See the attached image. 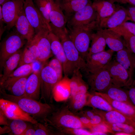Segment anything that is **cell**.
I'll return each instance as SVG.
<instances>
[{
  "mask_svg": "<svg viewBox=\"0 0 135 135\" xmlns=\"http://www.w3.org/2000/svg\"><path fill=\"white\" fill-rule=\"evenodd\" d=\"M90 129L91 132H100L107 134L108 133L113 134L112 132L103 123L92 127Z\"/></svg>",
  "mask_w": 135,
  "mask_h": 135,
  "instance_id": "obj_42",
  "label": "cell"
},
{
  "mask_svg": "<svg viewBox=\"0 0 135 135\" xmlns=\"http://www.w3.org/2000/svg\"><path fill=\"white\" fill-rule=\"evenodd\" d=\"M99 27L96 21L86 25L68 28V36L80 55L86 60L90 49L92 36Z\"/></svg>",
  "mask_w": 135,
  "mask_h": 135,
  "instance_id": "obj_2",
  "label": "cell"
},
{
  "mask_svg": "<svg viewBox=\"0 0 135 135\" xmlns=\"http://www.w3.org/2000/svg\"></svg>",
  "mask_w": 135,
  "mask_h": 135,
  "instance_id": "obj_58",
  "label": "cell"
},
{
  "mask_svg": "<svg viewBox=\"0 0 135 135\" xmlns=\"http://www.w3.org/2000/svg\"><path fill=\"white\" fill-rule=\"evenodd\" d=\"M126 9L130 20L135 23V6L132 5Z\"/></svg>",
  "mask_w": 135,
  "mask_h": 135,
  "instance_id": "obj_46",
  "label": "cell"
},
{
  "mask_svg": "<svg viewBox=\"0 0 135 135\" xmlns=\"http://www.w3.org/2000/svg\"><path fill=\"white\" fill-rule=\"evenodd\" d=\"M29 76L9 77L0 84V88L8 91L13 95L22 96L24 94L26 83Z\"/></svg>",
  "mask_w": 135,
  "mask_h": 135,
  "instance_id": "obj_19",
  "label": "cell"
},
{
  "mask_svg": "<svg viewBox=\"0 0 135 135\" xmlns=\"http://www.w3.org/2000/svg\"><path fill=\"white\" fill-rule=\"evenodd\" d=\"M86 74L87 84L90 88V92L104 93L112 84L108 71L105 67Z\"/></svg>",
  "mask_w": 135,
  "mask_h": 135,
  "instance_id": "obj_6",
  "label": "cell"
},
{
  "mask_svg": "<svg viewBox=\"0 0 135 135\" xmlns=\"http://www.w3.org/2000/svg\"><path fill=\"white\" fill-rule=\"evenodd\" d=\"M90 120L91 128L102 123L104 122V120L102 117L96 114L91 118Z\"/></svg>",
  "mask_w": 135,
  "mask_h": 135,
  "instance_id": "obj_44",
  "label": "cell"
},
{
  "mask_svg": "<svg viewBox=\"0 0 135 135\" xmlns=\"http://www.w3.org/2000/svg\"><path fill=\"white\" fill-rule=\"evenodd\" d=\"M79 112L82 115L90 119L96 114L92 110H81Z\"/></svg>",
  "mask_w": 135,
  "mask_h": 135,
  "instance_id": "obj_50",
  "label": "cell"
},
{
  "mask_svg": "<svg viewBox=\"0 0 135 135\" xmlns=\"http://www.w3.org/2000/svg\"><path fill=\"white\" fill-rule=\"evenodd\" d=\"M0 94L1 98L16 103L38 122L44 123L46 119L58 108L52 104L43 103L24 95L17 96L8 94L1 88Z\"/></svg>",
  "mask_w": 135,
  "mask_h": 135,
  "instance_id": "obj_1",
  "label": "cell"
},
{
  "mask_svg": "<svg viewBox=\"0 0 135 135\" xmlns=\"http://www.w3.org/2000/svg\"><path fill=\"white\" fill-rule=\"evenodd\" d=\"M49 36L52 53L62 63L64 76H72L74 70L66 58L60 40L51 31L49 32Z\"/></svg>",
  "mask_w": 135,
  "mask_h": 135,
  "instance_id": "obj_13",
  "label": "cell"
},
{
  "mask_svg": "<svg viewBox=\"0 0 135 135\" xmlns=\"http://www.w3.org/2000/svg\"><path fill=\"white\" fill-rule=\"evenodd\" d=\"M129 20L130 19L127 9L121 6L117 5L115 11L102 20L99 23V26L102 28L112 29Z\"/></svg>",
  "mask_w": 135,
  "mask_h": 135,
  "instance_id": "obj_16",
  "label": "cell"
},
{
  "mask_svg": "<svg viewBox=\"0 0 135 135\" xmlns=\"http://www.w3.org/2000/svg\"><path fill=\"white\" fill-rule=\"evenodd\" d=\"M100 28L110 49L116 52L126 48L124 38L120 34L111 29Z\"/></svg>",
  "mask_w": 135,
  "mask_h": 135,
  "instance_id": "obj_22",
  "label": "cell"
},
{
  "mask_svg": "<svg viewBox=\"0 0 135 135\" xmlns=\"http://www.w3.org/2000/svg\"><path fill=\"white\" fill-rule=\"evenodd\" d=\"M38 54L36 40L34 38L31 42L26 43V47L22 51L18 67L24 64L33 63L38 60Z\"/></svg>",
  "mask_w": 135,
  "mask_h": 135,
  "instance_id": "obj_27",
  "label": "cell"
},
{
  "mask_svg": "<svg viewBox=\"0 0 135 135\" xmlns=\"http://www.w3.org/2000/svg\"><path fill=\"white\" fill-rule=\"evenodd\" d=\"M27 42L16 31L6 37L0 44V65L2 70L5 61Z\"/></svg>",
  "mask_w": 135,
  "mask_h": 135,
  "instance_id": "obj_5",
  "label": "cell"
},
{
  "mask_svg": "<svg viewBox=\"0 0 135 135\" xmlns=\"http://www.w3.org/2000/svg\"><path fill=\"white\" fill-rule=\"evenodd\" d=\"M70 0H63L64 1H69Z\"/></svg>",
  "mask_w": 135,
  "mask_h": 135,
  "instance_id": "obj_56",
  "label": "cell"
},
{
  "mask_svg": "<svg viewBox=\"0 0 135 135\" xmlns=\"http://www.w3.org/2000/svg\"><path fill=\"white\" fill-rule=\"evenodd\" d=\"M126 87L128 88L127 92L130 100L135 106V86L132 85Z\"/></svg>",
  "mask_w": 135,
  "mask_h": 135,
  "instance_id": "obj_45",
  "label": "cell"
},
{
  "mask_svg": "<svg viewBox=\"0 0 135 135\" xmlns=\"http://www.w3.org/2000/svg\"><path fill=\"white\" fill-rule=\"evenodd\" d=\"M4 23L3 18L2 11V6L0 5V39L5 30L6 27L4 26Z\"/></svg>",
  "mask_w": 135,
  "mask_h": 135,
  "instance_id": "obj_48",
  "label": "cell"
},
{
  "mask_svg": "<svg viewBox=\"0 0 135 135\" xmlns=\"http://www.w3.org/2000/svg\"><path fill=\"white\" fill-rule=\"evenodd\" d=\"M114 52L110 49L87 56L86 73L104 68L112 60Z\"/></svg>",
  "mask_w": 135,
  "mask_h": 135,
  "instance_id": "obj_15",
  "label": "cell"
},
{
  "mask_svg": "<svg viewBox=\"0 0 135 135\" xmlns=\"http://www.w3.org/2000/svg\"><path fill=\"white\" fill-rule=\"evenodd\" d=\"M94 92L102 97L114 108L135 122V106H134L114 100L104 93L96 92Z\"/></svg>",
  "mask_w": 135,
  "mask_h": 135,
  "instance_id": "obj_24",
  "label": "cell"
},
{
  "mask_svg": "<svg viewBox=\"0 0 135 135\" xmlns=\"http://www.w3.org/2000/svg\"><path fill=\"white\" fill-rule=\"evenodd\" d=\"M48 64L56 72L59 80H62L63 70L61 62L55 57L52 59Z\"/></svg>",
  "mask_w": 135,
  "mask_h": 135,
  "instance_id": "obj_40",
  "label": "cell"
},
{
  "mask_svg": "<svg viewBox=\"0 0 135 135\" xmlns=\"http://www.w3.org/2000/svg\"><path fill=\"white\" fill-rule=\"evenodd\" d=\"M81 72L79 69L76 68L73 71L71 78L69 79L70 91L69 98L74 96L79 87L85 82L83 79Z\"/></svg>",
  "mask_w": 135,
  "mask_h": 135,
  "instance_id": "obj_32",
  "label": "cell"
},
{
  "mask_svg": "<svg viewBox=\"0 0 135 135\" xmlns=\"http://www.w3.org/2000/svg\"><path fill=\"white\" fill-rule=\"evenodd\" d=\"M89 0H62L60 2V6L67 19L70 16L86 6Z\"/></svg>",
  "mask_w": 135,
  "mask_h": 135,
  "instance_id": "obj_29",
  "label": "cell"
},
{
  "mask_svg": "<svg viewBox=\"0 0 135 135\" xmlns=\"http://www.w3.org/2000/svg\"><path fill=\"white\" fill-rule=\"evenodd\" d=\"M96 11L90 1L84 7L72 14L67 19L68 28L90 24L96 21Z\"/></svg>",
  "mask_w": 135,
  "mask_h": 135,
  "instance_id": "obj_11",
  "label": "cell"
},
{
  "mask_svg": "<svg viewBox=\"0 0 135 135\" xmlns=\"http://www.w3.org/2000/svg\"><path fill=\"white\" fill-rule=\"evenodd\" d=\"M44 123L54 128H86L78 117L66 104L58 108L46 119Z\"/></svg>",
  "mask_w": 135,
  "mask_h": 135,
  "instance_id": "obj_3",
  "label": "cell"
},
{
  "mask_svg": "<svg viewBox=\"0 0 135 135\" xmlns=\"http://www.w3.org/2000/svg\"><path fill=\"white\" fill-rule=\"evenodd\" d=\"M85 106L105 111L118 110L102 97L94 92H89Z\"/></svg>",
  "mask_w": 135,
  "mask_h": 135,
  "instance_id": "obj_28",
  "label": "cell"
},
{
  "mask_svg": "<svg viewBox=\"0 0 135 135\" xmlns=\"http://www.w3.org/2000/svg\"><path fill=\"white\" fill-rule=\"evenodd\" d=\"M133 84H135V80L133 82Z\"/></svg>",
  "mask_w": 135,
  "mask_h": 135,
  "instance_id": "obj_55",
  "label": "cell"
},
{
  "mask_svg": "<svg viewBox=\"0 0 135 135\" xmlns=\"http://www.w3.org/2000/svg\"><path fill=\"white\" fill-rule=\"evenodd\" d=\"M126 47L135 56V36L129 32L123 35Z\"/></svg>",
  "mask_w": 135,
  "mask_h": 135,
  "instance_id": "obj_41",
  "label": "cell"
},
{
  "mask_svg": "<svg viewBox=\"0 0 135 135\" xmlns=\"http://www.w3.org/2000/svg\"><path fill=\"white\" fill-rule=\"evenodd\" d=\"M24 120L20 119H9L8 125L10 132V134L22 135L29 124Z\"/></svg>",
  "mask_w": 135,
  "mask_h": 135,
  "instance_id": "obj_33",
  "label": "cell"
},
{
  "mask_svg": "<svg viewBox=\"0 0 135 135\" xmlns=\"http://www.w3.org/2000/svg\"><path fill=\"white\" fill-rule=\"evenodd\" d=\"M35 130V135H62L54 128L47 124L38 122L33 124Z\"/></svg>",
  "mask_w": 135,
  "mask_h": 135,
  "instance_id": "obj_35",
  "label": "cell"
},
{
  "mask_svg": "<svg viewBox=\"0 0 135 135\" xmlns=\"http://www.w3.org/2000/svg\"><path fill=\"white\" fill-rule=\"evenodd\" d=\"M96 31L92 35L91 46L87 57L105 50L106 44L100 28L99 27Z\"/></svg>",
  "mask_w": 135,
  "mask_h": 135,
  "instance_id": "obj_30",
  "label": "cell"
},
{
  "mask_svg": "<svg viewBox=\"0 0 135 135\" xmlns=\"http://www.w3.org/2000/svg\"><path fill=\"white\" fill-rule=\"evenodd\" d=\"M40 75V100L45 102L52 104L56 88L60 81L55 72L48 64L41 68Z\"/></svg>",
  "mask_w": 135,
  "mask_h": 135,
  "instance_id": "obj_4",
  "label": "cell"
},
{
  "mask_svg": "<svg viewBox=\"0 0 135 135\" xmlns=\"http://www.w3.org/2000/svg\"><path fill=\"white\" fill-rule=\"evenodd\" d=\"M116 60L132 76L135 68V56L126 48L116 52Z\"/></svg>",
  "mask_w": 135,
  "mask_h": 135,
  "instance_id": "obj_25",
  "label": "cell"
},
{
  "mask_svg": "<svg viewBox=\"0 0 135 135\" xmlns=\"http://www.w3.org/2000/svg\"><path fill=\"white\" fill-rule=\"evenodd\" d=\"M14 26L16 32L27 41V43L31 42L36 35L35 30L27 18L24 9L19 14Z\"/></svg>",
  "mask_w": 135,
  "mask_h": 135,
  "instance_id": "obj_18",
  "label": "cell"
},
{
  "mask_svg": "<svg viewBox=\"0 0 135 135\" xmlns=\"http://www.w3.org/2000/svg\"><path fill=\"white\" fill-rule=\"evenodd\" d=\"M104 93L114 100L134 105L129 98L126 90L122 89V87L112 84Z\"/></svg>",
  "mask_w": 135,
  "mask_h": 135,
  "instance_id": "obj_31",
  "label": "cell"
},
{
  "mask_svg": "<svg viewBox=\"0 0 135 135\" xmlns=\"http://www.w3.org/2000/svg\"><path fill=\"white\" fill-rule=\"evenodd\" d=\"M9 118L0 109V125L8 126Z\"/></svg>",
  "mask_w": 135,
  "mask_h": 135,
  "instance_id": "obj_47",
  "label": "cell"
},
{
  "mask_svg": "<svg viewBox=\"0 0 135 135\" xmlns=\"http://www.w3.org/2000/svg\"><path fill=\"white\" fill-rule=\"evenodd\" d=\"M54 0H34L36 6L44 18L49 24L50 14Z\"/></svg>",
  "mask_w": 135,
  "mask_h": 135,
  "instance_id": "obj_34",
  "label": "cell"
},
{
  "mask_svg": "<svg viewBox=\"0 0 135 135\" xmlns=\"http://www.w3.org/2000/svg\"><path fill=\"white\" fill-rule=\"evenodd\" d=\"M33 71V63L24 64L18 67L10 74L9 77H18L29 76Z\"/></svg>",
  "mask_w": 135,
  "mask_h": 135,
  "instance_id": "obj_37",
  "label": "cell"
},
{
  "mask_svg": "<svg viewBox=\"0 0 135 135\" xmlns=\"http://www.w3.org/2000/svg\"><path fill=\"white\" fill-rule=\"evenodd\" d=\"M60 2L54 0L49 16L51 32L60 40L68 33L66 26L67 20L60 7Z\"/></svg>",
  "mask_w": 135,
  "mask_h": 135,
  "instance_id": "obj_7",
  "label": "cell"
},
{
  "mask_svg": "<svg viewBox=\"0 0 135 135\" xmlns=\"http://www.w3.org/2000/svg\"><path fill=\"white\" fill-rule=\"evenodd\" d=\"M29 124L28 126L22 135H35V130L33 124Z\"/></svg>",
  "mask_w": 135,
  "mask_h": 135,
  "instance_id": "obj_49",
  "label": "cell"
},
{
  "mask_svg": "<svg viewBox=\"0 0 135 135\" xmlns=\"http://www.w3.org/2000/svg\"><path fill=\"white\" fill-rule=\"evenodd\" d=\"M114 134L116 135H129L128 134L123 132H117L115 133Z\"/></svg>",
  "mask_w": 135,
  "mask_h": 135,
  "instance_id": "obj_53",
  "label": "cell"
},
{
  "mask_svg": "<svg viewBox=\"0 0 135 135\" xmlns=\"http://www.w3.org/2000/svg\"><path fill=\"white\" fill-rule=\"evenodd\" d=\"M78 117L80 121L86 128H91L90 119L82 114L79 112L75 113Z\"/></svg>",
  "mask_w": 135,
  "mask_h": 135,
  "instance_id": "obj_43",
  "label": "cell"
},
{
  "mask_svg": "<svg viewBox=\"0 0 135 135\" xmlns=\"http://www.w3.org/2000/svg\"><path fill=\"white\" fill-rule=\"evenodd\" d=\"M111 29L118 33L122 36L128 32L135 36V23L126 21L118 26Z\"/></svg>",
  "mask_w": 135,
  "mask_h": 135,
  "instance_id": "obj_38",
  "label": "cell"
},
{
  "mask_svg": "<svg viewBox=\"0 0 135 135\" xmlns=\"http://www.w3.org/2000/svg\"><path fill=\"white\" fill-rule=\"evenodd\" d=\"M24 0H10L2 6L3 18L6 29L9 30L15 26L16 20L24 9Z\"/></svg>",
  "mask_w": 135,
  "mask_h": 135,
  "instance_id": "obj_12",
  "label": "cell"
},
{
  "mask_svg": "<svg viewBox=\"0 0 135 135\" xmlns=\"http://www.w3.org/2000/svg\"><path fill=\"white\" fill-rule=\"evenodd\" d=\"M107 134L100 132H91V135H107Z\"/></svg>",
  "mask_w": 135,
  "mask_h": 135,
  "instance_id": "obj_52",
  "label": "cell"
},
{
  "mask_svg": "<svg viewBox=\"0 0 135 135\" xmlns=\"http://www.w3.org/2000/svg\"><path fill=\"white\" fill-rule=\"evenodd\" d=\"M88 92L81 97L69 100L67 104L69 109L74 113L82 110L85 106Z\"/></svg>",
  "mask_w": 135,
  "mask_h": 135,
  "instance_id": "obj_36",
  "label": "cell"
},
{
  "mask_svg": "<svg viewBox=\"0 0 135 135\" xmlns=\"http://www.w3.org/2000/svg\"><path fill=\"white\" fill-rule=\"evenodd\" d=\"M10 130L8 126L4 125L3 127H0V134L8 133L10 134Z\"/></svg>",
  "mask_w": 135,
  "mask_h": 135,
  "instance_id": "obj_51",
  "label": "cell"
},
{
  "mask_svg": "<svg viewBox=\"0 0 135 135\" xmlns=\"http://www.w3.org/2000/svg\"><path fill=\"white\" fill-rule=\"evenodd\" d=\"M10 0H0V4L2 6L5 3Z\"/></svg>",
  "mask_w": 135,
  "mask_h": 135,
  "instance_id": "obj_54",
  "label": "cell"
},
{
  "mask_svg": "<svg viewBox=\"0 0 135 135\" xmlns=\"http://www.w3.org/2000/svg\"><path fill=\"white\" fill-rule=\"evenodd\" d=\"M66 58L74 70L78 68L86 72V62L70 39L68 34L60 40Z\"/></svg>",
  "mask_w": 135,
  "mask_h": 135,
  "instance_id": "obj_9",
  "label": "cell"
},
{
  "mask_svg": "<svg viewBox=\"0 0 135 135\" xmlns=\"http://www.w3.org/2000/svg\"><path fill=\"white\" fill-rule=\"evenodd\" d=\"M50 32L41 31L36 34L34 37L38 51V60L42 63L45 62L52 54L49 36Z\"/></svg>",
  "mask_w": 135,
  "mask_h": 135,
  "instance_id": "obj_17",
  "label": "cell"
},
{
  "mask_svg": "<svg viewBox=\"0 0 135 135\" xmlns=\"http://www.w3.org/2000/svg\"><path fill=\"white\" fill-rule=\"evenodd\" d=\"M100 116L104 121L111 123H122L135 127V122L118 110L105 111L95 108L92 109Z\"/></svg>",
  "mask_w": 135,
  "mask_h": 135,
  "instance_id": "obj_21",
  "label": "cell"
},
{
  "mask_svg": "<svg viewBox=\"0 0 135 135\" xmlns=\"http://www.w3.org/2000/svg\"><path fill=\"white\" fill-rule=\"evenodd\" d=\"M133 85V86H135V84H134V85Z\"/></svg>",
  "mask_w": 135,
  "mask_h": 135,
  "instance_id": "obj_57",
  "label": "cell"
},
{
  "mask_svg": "<svg viewBox=\"0 0 135 135\" xmlns=\"http://www.w3.org/2000/svg\"><path fill=\"white\" fill-rule=\"evenodd\" d=\"M105 68L108 71L113 84L122 88L132 84V76L116 59L112 60Z\"/></svg>",
  "mask_w": 135,
  "mask_h": 135,
  "instance_id": "obj_10",
  "label": "cell"
},
{
  "mask_svg": "<svg viewBox=\"0 0 135 135\" xmlns=\"http://www.w3.org/2000/svg\"><path fill=\"white\" fill-rule=\"evenodd\" d=\"M22 51L20 49L10 56L5 62L3 66V73L0 78V84H2L18 67Z\"/></svg>",
  "mask_w": 135,
  "mask_h": 135,
  "instance_id": "obj_26",
  "label": "cell"
},
{
  "mask_svg": "<svg viewBox=\"0 0 135 135\" xmlns=\"http://www.w3.org/2000/svg\"><path fill=\"white\" fill-rule=\"evenodd\" d=\"M60 133L62 135H91V132L85 130L84 128H54Z\"/></svg>",
  "mask_w": 135,
  "mask_h": 135,
  "instance_id": "obj_39",
  "label": "cell"
},
{
  "mask_svg": "<svg viewBox=\"0 0 135 135\" xmlns=\"http://www.w3.org/2000/svg\"><path fill=\"white\" fill-rule=\"evenodd\" d=\"M40 70L34 71L27 79L23 95L38 100L40 94Z\"/></svg>",
  "mask_w": 135,
  "mask_h": 135,
  "instance_id": "obj_20",
  "label": "cell"
},
{
  "mask_svg": "<svg viewBox=\"0 0 135 135\" xmlns=\"http://www.w3.org/2000/svg\"><path fill=\"white\" fill-rule=\"evenodd\" d=\"M0 109L9 119H20L33 124L38 122L16 104L2 98L0 99Z\"/></svg>",
  "mask_w": 135,
  "mask_h": 135,
  "instance_id": "obj_14",
  "label": "cell"
},
{
  "mask_svg": "<svg viewBox=\"0 0 135 135\" xmlns=\"http://www.w3.org/2000/svg\"><path fill=\"white\" fill-rule=\"evenodd\" d=\"M92 5L96 12L98 26L102 20L112 14L116 9V5L109 0H94Z\"/></svg>",
  "mask_w": 135,
  "mask_h": 135,
  "instance_id": "obj_23",
  "label": "cell"
},
{
  "mask_svg": "<svg viewBox=\"0 0 135 135\" xmlns=\"http://www.w3.org/2000/svg\"><path fill=\"white\" fill-rule=\"evenodd\" d=\"M24 9L26 16L34 28L36 34L42 31H51L49 24L35 6L33 0H24Z\"/></svg>",
  "mask_w": 135,
  "mask_h": 135,
  "instance_id": "obj_8",
  "label": "cell"
}]
</instances>
